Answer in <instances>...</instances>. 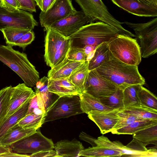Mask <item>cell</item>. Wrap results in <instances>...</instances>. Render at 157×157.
Segmentation results:
<instances>
[{
	"mask_svg": "<svg viewBox=\"0 0 157 157\" xmlns=\"http://www.w3.org/2000/svg\"><path fill=\"white\" fill-rule=\"evenodd\" d=\"M95 70L100 75L123 90L131 85H143L145 83L138 66L127 64L114 57L105 62Z\"/></svg>",
	"mask_w": 157,
	"mask_h": 157,
	"instance_id": "6da1fadb",
	"label": "cell"
},
{
	"mask_svg": "<svg viewBox=\"0 0 157 157\" xmlns=\"http://www.w3.org/2000/svg\"><path fill=\"white\" fill-rule=\"evenodd\" d=\"M119 34L112 26L102 21L87 24L68 36L71 47L82 49L86 46L96 48L105 42H109Z\"/></svg>",
	"mask_w": 157,
	"mask_h": 157,
	"instance_id": "7a4b0ae2",
	"label": "cell"
},
{
	"mask_svg": "<svg viewBox=\"0 0 157 157\" xmlns=\"http://www.w3.org/2000/svg\"><path fill=\"white\" fill-rule=\"evenodd\" d=\"M0 61L16 73L29 87L35 86L39 79V72L26 54L14 49L11 45H0Z\"/></svg>",
	"mask_w": 157,
	"mask_h": 157,
	"instance_id": "3957f363",
	"label": "cell"
},
{
	"mask_svg": "<svg viewBox=\"0 0 157 157\" xmlns=\"http://www.w3.org/2000/svg\"><path fill=\"white\" fill-rule=\"evenodd\" d=\"M81 8L88 23L100 21L115 28L119 34L131 37L134 34L125 29L122 26L123 23L116 19L109 11L101 0H75Z\"/></svg>",
	"mask_w": 157,
	"mask_h": 157,
	"instance_id": "277c9868",
	"label": "cell"
},
{
	"mask_svg": "<svg viewBox=\"0 0 157 157\" xmlns=\"http://www.w3.org/2000/svg\"><path fill=\"white\" fill-rule=\"evenodd\" d=\"M109 48L113 56L127 64L137 66L141 60L140 48L136 39L118 34L108 43Z\"/></svg>",
	"mask_w": 157,
	"mask_h": 157,
	"instance_id": "5b68a950",
	"label": "cell"
},
{
	"mask_svg": "<svg viewBox=\"0 0 157 157\" xmlns=\"http://www.w3.org/2000/svg\"><path fill=\"white\" fill-rule=\"evenodd\" d=\"M46 31L45 38L44 59L47 65L52 68L66 58L71 47L70 39L50 29Z\"/></svg>",
	"mask_w": 157,
	"mask_h": 157,
	"instance_id": "8992f818",
	"label": "cell"
},
{
	"mask_svg": "<svg viewBox=\"0 0 157 157\" xmlns=\"http://www.w3.org/2000/svg\"><path fill=\"white\" fill-rule=\"evenodd\" d=\"M132 29L140 46L142 58H147L157 52V17L145 23L124 22Z\"/></svg>",
	"mask_w": 157,
	"mask_h": 157,
	"instance_id": "52a82bcc",
	"label": "cell"
},
{
	"mask_svg": "<svg viewBox=\"0 0 157 157\" xmlns=\"http://www.w3.org/2000/svg\"><path fill=\"white\" fill-rule=\"evenodd\" d=\"M82 113L78 95L58 97L46 109L44 123Z\"/></svg>",
	"mask_w": 157,
	"mask_h": 157,
	"instance_id": "ba28073f",
	"label": "cell"
},
{
	"mask_svg": "<svg viewBox=\"0 0 157 157\" xmlns=\"http://www.w3.org/2000/svg\"><path fill=\"white\" fill-rule=\"evenodd\" d=\"M10 151L19 154L30 155L44 151L53 150L54 144L51 139L44 136L40 131L17 141L9 147Z\"/></svg>",
	"mask_w": 157,
	"mask_h": 157,
	"instance_id": "9c48e42d",
	"label": "cell"
},
{
	"mask_svg": "<svg viewBox=\"0 0 157 157\" xmlns=\"http://www.w3.org/2000/svg\"><path fill=\"white\" fill-rule=\"evenodd\" d=\"M38 23L33 15L19 9L10 11L0 6V30L8 28L33 30Z\"/></svg>",
	"mask_w": 157,
	"mask_h": 157,
	"instance_id": "30bf717a",
	"label": "cell"
},
{
	"mask_svg": "<svg viewBox=\"0 0 157 157\" xmlns=\"http://www.w3.org/2000/svg\"><path fill=\"white\" fill-rule=\"evenodd\" d=\"M77 11L71 0H56L46 12L41 11L39 15L41 25L46 29L54 23Z\"/></svg>",
	"mask_w": 157,
	"mask_h": 157,
	"instance_id": "8fae6325",
	"label": "cell"
},
{
	"mask_svg": "<svg viewBox=\"0 0 157 157\" xmlns=\"http://www.w3.org/2000/svg\"><path fill=\"white\" fill-rule=\"evenodd\" d=\"M117 88L115 85L100 75L95 69L89 71L85 92L99 99L109 96Z\"/></svg>",
	"mask_w": 157,
	"mask_h": 157,
	"instance_id": "7c38bea8",
	"label": "cell"
},
{
	"mask_svg": "<svg viewBox=\"0 0 157 157\" xmlns=\"http://www.w3.org/2000/svg\"><path fill=\"white\" fill-rule=\"evenodd\" d=\"M88 23L86 17L82 10L77 11L75 13L54 23L48 29L68 36Z\"/></svg>",
	"mask_w": 157,
	"mask_h": 157,
	"instance_id": "4fadbf2b",
	"label": "cell"
},
{
	"mask_svg": "<svg viewBox=\"0 0 157 157\" xmlns=\"http://www.w3.org/2000/svg\"><path fill=\"white\" fill-rule=\"evenodd\" d=\"M35 94L33 90L24 83H19L15 86L12 87L7 110L4 118L0 123L30 100Z\"/></svg>",
	"mask_w": 157,
	"mask_h": 157,
	"instance_id": "5bb4252c",
	"label": "cell"
},
{
	"mask_svg": "<svg viewBox=\"0 0 157 157\" xmlns=\"http://www.w3.org/2000/svg\"><path fill=\"white\" fill-rule=\"evenodd\" d=\"M113 4L133 15L145 17H156L157 6L142 3L138 0H111Z\"/></svg>",
	"mask_w": 157,
	"mask_h": 157,
	"instance_id": "9a60e30c",
	"label": "cell"
},
{
	"mask_svg": "<svg viewBox=\"0 0 157 157\" xmlns=\"http://www.w3.org/2000/svg\"><path fill=\"white\" fill-rule=\"evenodd\" d=\"M120 110L92 111L88 115L89 119L94 122L102 134L111 132L117 123L119 117L117 113Z\"/></svg>",
	"mask_w": 157,
	"mask_h": 157,
	"instance_id": "2e32d148",
	"label": "cell"
},
{
	"mask_svg": "<svg viewBox=\"0 0 157 157\" xmlns=\"http://www.w3.org/2000/svg\"><path fill=\"white\" fill-rule=\"evenodd\" d=\"M48 90L59 97L79 95L77 88L68 77L57 79H49Z\"/></svg>",
	"mask_w": 157,
	"mask_h": 157,
	"instance_id": "e0dca14e",
	"label": "cell"
},
{
	"mask_svg": "<svg viewBox=\"0 0 157 157\" xmlns=\"http://www.w3.org/2000/svg\"><path fill=\"white\" fill-rule=\"evenodd\" d=\"M86 61H76L68 59L66 57L60 63L51 68L47 77L51 79H57L69 77L72 72Z\"/></svg>",
	"mask_w": 157,
	"mask_h": 157,
	"instance_id": "ac0fdd59",
	"label": "cell"
},
{
	"mask_svg": "<svg viewBox=\"0 0 157 157\" xmlns=\"http://www.w3.org/2000/svg\"><path fill=\"white\" fill-rule=\"evenodd\" d=\"M54 146L56 157H79L80 152L84 149L82 143L75 139L71 141L61 140L54 144Z\"/></svg>",
	"mask_w": 157,
	"mask_h": 157,
	"instance_id": "d6986e66",
	"label": "cell"
},
{
	"mask_svg": "<svg viewBox=\"0 0 157 157\" xmlns=\"http://www.w3.org/2000/svg\"><path fill=\"white\" fill-rule=\"evenodd\" d=\"M37 130L35 128H23L18 123L5 134L0 141V145L9 147L13 144L34 133Z\"/></svg>",
	"mask_w": 157,
	"mask_h": 157,
	"instance_id": "ffe728a7",
	"label": "cell"
},
{
	"mask_svg": "<svg viewBox=\"0 0 157 157\" xmlns=\"http://www.w3.org/2000/svg\"><path fill=\"white\" fill-rule=\"evenodd\" d=\"M108 43L103 42L96 48L92 57L88 61L89 71L95 69L105 62L114 58L109 50Z\"/></svg>",
	"mask_w": 157,
	"mask_h": 157,
	"instance_id": "44dd1931",
	"label": "cell"
},
{
	"mask_svg": "<svg viewBox=\"0 0 157 157\" xmlns=\"http://www.w3.org/2000/svg\"><path fill=\"white\" fill-rule=\"evenodd\" d=\"M31 99L24 104L16 111L0 123V141L10 129L18 124L26 115Z\"/></svg>",
	"mask_w": 157,
	"mask_h": 157,
	"instance_id": "7402d4cb",
	"label": "cell"
},
{
	"mask_svg": "<svg viewBox=\"0 0 157 157\" xmlns=\"http://www.w3.org/2000/svg\"><path fill=\"white\" fill-rule=\"evenodd\" d=\"M81 109L87 114L91 111H105L113 110L102 104L99 99L84 92L79 95Z\"/></svg>",
	"mask_w": 157,
	"mask_h": 157,
	"instance_id": "603a6c76",
	"label": "cell"
},
{
	"mask_svg": "<svg viewBox=\"0 0 157 157\" xmlns=\"http://www.w3.org/2000/svg\"><path fill=\"white\" fill-rule=\"evenodd\" d=\"M88 61H86L72 73L69 80L77 88L79 95L85 92V87L89 73Z\"/></svg>",
	"mask_w": 157,
	"mask_h": 157,
	"instance_id": "cb8c5ba5",
	"label": "cell"
},
{
	"mask_svg": "<svg viewBox=\"0 0 157 157\" xmlns=\"http://www.w3.org/2000/svg\"><path fill=\"white\" fill-rule=\"evenodd\" d=\"M157 124V120L141 119L136 121L128 126L112 131L113 134H133L138 131Z\"/></svg>",
	"mask_w": 157,
	"mask_h": 157,
	"instance_id": "d4e9b609",
	"label": "cell"
},
{
	"mask_svg": "<svg viewBox=\"0 0 157 157\" xmlns=\"http://www.w3.org/2000/svg\"><path fill=\"white\" fill-rule=\"evenodd\" d=\"M94 142L97 145L106 147L120 152L123 154L121 157H136L134 153L119 141H112L106 137L102 135L96 139Z\"/></svg>",
	"mask_w": 157,
	"mask_h": 157,
	"instance_id": "484cf974",
	"label": "cell"
},
{
	"mask_svg": "<svg viewBox=\"0 0 157 157\" xmlns=\"http://www.w3.org/2000/svg\"><path fill=\"white\" fill-rule=\"evenodd\" d=\"M120 152L106 147L98 145L83 149L80 152L79 156L90 157H121Z\"/></svg>",
	"mask_w": 157,
	"mask_h": 157,
	"instance_id": "4316f807",
	"label": "cell"
},
{
	"mask_svg": "<svg viewBox=\"0 0 157 157\" xmlns=\"http://www.w3.org/2000/svg\"><path fill=\"white\" fill-rule=\"evenodd\" d=\"M134 138L145 146L149 144H157V124L137 131L133 134Z\"/></svg>",
	"mask_w": 157,
	"mask_h": 157,
	"instance_id": "83f0119b",
	"label": "cell"
},
{
	"mask_svg": "<svg viewBox=\"0 0 157 157\" xmlns=\"http://www.w3.org/2000/svg\"><path fill=\"white\" fill-rule=\"evenodd\" d=\"M99 99L104 105L113 109L122 110L124 108L123 91L117 87L115 92L109 96Z\"/></svg>",
	"mask_w": 157,
	"mask_h": 157,
	"instance_id": "f1b7e54d",
	"label": "cell"
},
{
	"mask_svg": "<svg viewBox=\"0 0 157 157\" xmlns=\"http://www.w3.org/2000/svg\"><path fill=\"white\" fill-rule=\"evenodd\" d=\"M141 85L139 84L131 85L123 90L124 109L141 105L137 96V92Z\"/></svg>",
	"mask_w": 157,
	"mask_h": 157,
	"instance_id": "f546056e",
	"label": "cell"
},
{
	"mask_svg": "<svg viewBox=\"0 0 157 157\" xmlns=\"http://www.w3.org/2000/svg\"><path fill=\"white\" fill-rule=\"evenodd\" d=\"M137 96L141 105L157 110L156 97L142 85L137 91Z\"/></svg>",
	"mask_w": 157,
	"mask_h": 157,
	"instance_id": "4dcf8cb0",
	"label": "cell"
},
{
	"mask_svg": "<svg viewBox=\"0 0 157 157\" xmlns=\"http://www.w3.org/2000/svg\"><path fill=\"white\" fill-rule=\"evenodd\" d=\"M45 113L37 114L32 113L26 115L18 122V124L25 128L38 129L44 123Z\"/></svg>",
	"mask_w": 157,
	"mask_h": 157,
	"instance_id": "1f68e13d",
	"label": "cell"
},
{
	"mask_svg": "<svg viewBox=\"0 0 157 157\" xmlns=\"http://www.w3.org/2000/svg\"><path fill=\"white\" fill-rule=\"evenodd\" d=\"M124 111L141 119L157 120V110L142 105L124 109Z\"/></svg>",
	"mask_w": 157,
	"mask_h": 157,
	"instance_id": "d6a6232c",
	"label": "cell"
},
{
	"mask_svg": "<svg viewBox=\"0 0 157 157\" xmlns=\"http://www.w3.org/2000/svg\"><path fill=\"white\" fill-rule=\"evenodd\" d=\"M49 78L44 76L39 79L36 85L35 93H39L43 99L46 109L51 105L53 101L51 98V95L53 93L50 92L48 90Z\"/></svg>",
	"mask_w": 157,
	"mask_h": 157,
	"instance_id": "836d02e7",
	"label": "cell"
},
{
	"mask_svg": "<svg viewBox=\"0 0 157 157\" xmlns=\"http://www.w3.org/2000/svg\"><path fill=\"white\" fill-rule=\"evenodd\" d=\"M31 30L14 28H8L1 30L7 45H13L24 34Z\"/></svg>",
	"mask_w": 157,
	"mask_h": 157,
	"instance_id": "e575fe53",
	"label": "cell"
},
{
	"mask_svg": "<svg viewBox=\"0 0 157 157\" xmlns=\"http://www.w3.org/2000/svg\"><path fill=\"white\" fill-rule=\"evenodd\" d=\"M12 86H6L0 90V123L4 119L8 108Z\"/></svg>",
	"mask_w": 157,
	"mask_h": 157,
	"instance_id": "d590c367",
	"label": "cell"
},
{
	"mask_svg": "<svg viewBox=\"0 0 157 157\" xmlns=\"http://www.w3.org/2000/svg\"><path fill=\"white\" fill-rule=\"evenodd\" d=\"M117 114L118 120L113 130L123 128L136 121L141 119L126 113L122 110H119Z\"/></svg>",
	"mask_w": 157,
	"mask_h": 157,
	"instance_id": "8d00e7d4",
	"label": "cell"
},
{
	"mask_svg": "<svg viewBox=\"0 0 157 157\" xmlns=\"http://www.w3.org/2000/svg\"><path fill=\"white\" fill-rule=\"evenodd\" d=\"M66 57L69 60L76 61H87V57L82 49L70 47Z\"/></svg>",
	"mask_w": 157,
	"mask_h": 157,
	"instance_id": "74e56055",
	"label": "cell"
},
{
	"mask_svg": "<svg viewBox=\"0 0 157 157\" xmlns=\"http://www.w3.org/2000/svg\"><path fill=\"white\" fill-rule=\"evenodd\" d=\"M35 38V35L33 30H30L23 35L13 45L17 46L24 50L27 46L31 44Z\"/></svg>",
	"mask_w": 157,
	"mask_h": 157,
	"instance_id": "f35d334b",
	"label": "cell"
},
{
	"mask_svg": "<svg viewBox=\"0 0 157 157\" xmlns=\"http://www.w3.org/2000/svg\"><path fill=\"white\" fill-rule=\"evenodd\" d=\"M18 9L27 11L30 13L36 12V3L34 0H16Z\"/></svg>",
	"mask_w": 157,
	"mask_h": 157,
	"instance_id": "ab89813d",
	"label": "cell"
},
{
	"mask_svg": "<svg viewBox=\"0 0 157 157\" xmlns=\"http://www.w3.org/2000/svg\"><path fill=\"white\" fill-rule=\"evenodd\" d=\"M0 6L10 11L18 9V5L16 0H0Z\"/></svg>",
	"mask_w": 157,
	"mask_h": 157,
	"instance_id": "60d3db41",
	"label": "cell"
},
{
	"mask_svg": "<svg viewBox=\"0 0 157 157\" xmlns=\"http://www.w3.org/2000/svg\"><path fill=\"white\" fill-rule=\"evenodd\" d=\"M41 11L46 12L52 6L56 0H34Z\"/></svg>",
	"mask_w": 157,
	"mask_h": 157,
	"instance_id": "b9f144b4",
	"label": "cell"
},
{
	"mask_svg": "<svg viewBox=\"0 0 157 157\" xmlns=\"http://www.w3.org/2000/svg\"><path fill=\"white\" fill-rule=\"evenodd\" d=\"M56 153L55 150H52L40 151L29 155V157H56Z\"/></svg>",
	"mask_w": 157,
	"mask_h": 157,
	"instance_id": "7bdbcfd3",
	"label": "cell"
},
{
	"mask_svg": "<svg viewBox=\"0 0 157 157\" xmlns=\"http://www.w3.org/2000/svg\"><path fill=\"white\" fill-rule=\"evenodd\" d=\"M79 138L82 140L84 141L91 144L93 146H95L96 145L94 141L96 139H95L86 133L81 132L79 135Z\"/></svg>",
	"mask_w": 157,
	"mask_h": 157,
	"instance_id": "ee69618b",
	"label": "cell"
},
{
	"mask_svg": "<svg viewBox=\"0 0 157 157\" xmlns=\"http://www.w3.org/2000/svg\"><path fill=\"white\" fill-rule=\"evenodd\" d=\"M0 157H29L27 155L19 154L10 151L0 155Z\"/></svg>",
	"mask_w": 157,
	"mask_h": 157,
	"instance_id": "f6af8a7d",
	"label": "cell"
},
{
	"mask_svg": "<svg viewBox=\"0 0 157 157\" xmlns=\"http://www.w3.org/2000/svg\"><path fill=\"white\" fill-rule=\"evenodd\" d=\"M140 2L149 5L157 6V0H138Z\"/></svg>",
	"mask_w": 157,
	"mask_h": 157,
	"instance_id": "bcb514c9",
	"label": "cell"
},
{
	"mask_svg": "<svg viewBox=\"0 0 157 157\" xmlns=\"http://www.w3.org/2000/svg\"><path fill=\"white\" fill-rule=\"evenodd\" d=\"M10 151L9 147L0 145V155Z\"/></svg>",
	"mask_w": 157,
	"mask_h": 157,
	"instance_id": "7dc6e473",
	"label": "cell"
}]
</instances>
